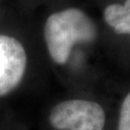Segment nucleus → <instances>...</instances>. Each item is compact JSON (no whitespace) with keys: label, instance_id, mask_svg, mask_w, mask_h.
Returning a JSON list of instances; mask_svg holds the SVG:
<instances>
[{"label":"nucleus","instance_id":"5","mask_svg":"<svg viewBox=\"0 0 130 130\" xmlns=\"http://www.w3.org/2000/svg\"><path fill=\"white\" fill-rule=\"evenodd\" d=\"M118 130H130V93L125 96L121 105Z\"/></svg>","mask_w":130,"mask_h":130},{"label":"nucleus","instance_id":"3","mask_svg":"<svg viewBox=\"0 0 130 130\" xmlns=\"http://www.w3.org/2000/svg\"><path fill=\"white\" fill-rule=\"evenodd\" d=\"M27 56L23 45L13 37L0 35V96L19 86L26 70Z\"/></svg>","mask_w":130,"mask_h":130},{"label":"nucleus","instance_id":"4","mask_svg":"<svg viewBox=\"0 0 130 130\" xmlns=\"http://www.w3.org/2000/svg\"><path fill=\"white\" fill-rule=\"evenodd\" d=\"M103 15L106 23L117 34H126L130 28V0H126L123 5L110 4L105 8Z\"/></svg>","mask_w":130,"mask_h":130},{"label":"nucleus","instance_id":"1","mask_svg":"<svg viewBox=\"0 0 130 130\" xmlns=\"http://www.w3.org/2000/svg\"><path fill=\"white\" fill-rule=\"evenodd\" d=\"M96 36L94 22L77 8H69L50 14L44 25L47 50L52 60L59 65L67 63L74 44L92 42Z\"/></svg>","mask_w":130,"mask_h":130},{"label":"nucleus","instance_id":"2","mask_svg":"<svg viewBox=\"0 0 130 130\" xmlns=\"http://www.w3.org/2000/svg\"><path fill=\"white\" fill-rule=\"evenodd\" d=\"M49 121L58 130H103L105 113L94 101L70 99L52 109Z\"/></svg>","mask_w":130,"mask_h":130},{"label":"nucleus","instance_id":"6","mask_svg":"<svg viewBox=\"0 0 130 130\" xmlns=\"http://www.w3.org/2000/svg\"><path fill=\"white\" fill-rule=\"evenodd\" d=\"M126 34H129V35H130V28L128 29V30H127V32H126Z\"/></svg>","mask_w":130,"mask_h":130}]
</instances>
